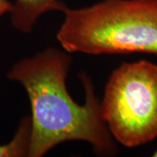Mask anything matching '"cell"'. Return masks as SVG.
I'll return each instance as SVG.
<instances>
[{"mask_svg": "<svg viewBox=\"0 0 157 157\" xmlns=\"http://www.w3.org/2000/svg\"><path fill=\"white\" fill-rule=\"evenodd\" d=\"M72 53L48 46L16 62L7 73L28 96L32 114V141L29 157H42L67 141L88 143L95 155H118L117 142L109 132L101 112V100L90 76L78 78L85 90L84 104L71 97L67 86L73 65Z\"/></svg>", "mask_w": 157, "mask_h": 157, "instance_id": "1", "label": "cell"}, {"mask_svg": "<svg viewBox=\"0 0 157 157\" xmlns=\"http://www.w3.org/2000/svg\"><path fill=\"white\" fill-rule=\"evenodd\" d=\"M63 14L56 39L72 54L157 56V0H101Z\"/></svg>", "mask_w": 157, "mask_h": 157, "instance_id": "2", "label": "cell"}, {"mask_svg": "<svg viewBox=\"0 0 157 157\" xmlns=\"http://www.w3.org/2000/svg\"><path fill=\"white\" fill-rule=\"evenodd\" d=\"M101 112L116 142L126 147L157 137V65L141 59L124 62L107 80Z\"/></svg>", "mask_w": 157, "mask_h": 157, "instance_id": "3", "label": "cell"}, {"mask_svg": "<svg viewBox=\"0 0 157 157\" xmlns=\"http://www.w3.org/2000/svg\"><path fill=\"white\" fill-rule=\"evenodd\" d=\"M67 8L61 0H15L9 14L12 26L22 33L28 34L43 15L51 11L63 13Z\"/></svg>", "mask_w": 157, "mask_h": 157, "instance_id": "4", "label": "cell"}, {"mask_svg": "<svg viewBox=\"0 0 157 157\" xmlns=\"http://www.w3.org/2000/svg\"><path fill=\"white\" fill-rule=\"evenodd\" d=\"M32 141L31 116L23 117L12 139L6 144H0V157H29Z\"/></svg>", "mask_w": 157, "mask_h": 157, "instance_id": "5", "label": "cell"}, {"mask_svg": "<svg viewBox=\"0 0 157 157\" xmlns=\"http://www.w3.org/2000/svg\"><path fill=\"white\" fill-rule=\"evenodd\" d=\"M12 9V3L9 0H0V17L6 13H10Z\"/></svg>", "mask_w": 157, "mask_h": 157, "instance_id": "6", "label": "cell"}, {"mask_svg": "<svg viewBox=\"0 0 157 157\" xmlns=\"http://www.w3.org/2000/svg\"><path fill=\"white\" fill-rule=\"evenodd\" d=\"M153 156L157 157V149H156V150H155V151L154 152V154H153Z\"/></svg>", "mask_w": 157, "mask_h": 157, "instance_id": "7", "label": "cell"}]
</instances>
